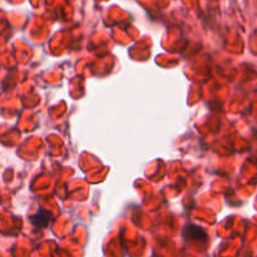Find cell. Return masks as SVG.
<instances>
[{"label": "cell", "mask_w": 257, "mask_h": 257, "mask_svg": "<svg viewBox=\"0 0 257 257\" xmlns=\"http://www.w3.org/2000/svg\"><path fill=\"white\" fill-rule=\"evenodd\" d=\"M48 216H50V213L47 212V211H39V213L33 216V225L39 228L47 227L49 225V218H48Z\"/></svg>", "instance_id": "cell-1"}, {"label": "cell", "mask_w": 257, "mask_h": 257, "mask_svg": "<svg viewBox=\"0 0 257 257\" xmlns=\"http://www.w3.org/2000/svg\"><path fill=\"white\" fill-rule=\"evenodd\" d=\"M186 232L188 233V238H195V240H206L207 238L205 231L197 226H188L186 228Z\"/></svg>", "instance_id": "cell-2"}]
</instances>
